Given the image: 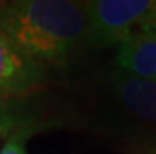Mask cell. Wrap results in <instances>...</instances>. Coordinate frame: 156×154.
<instances>
[{
    "label": "cell",
    "mask_w": 156,
    "mask_h": 154,
    "mask_svg": "<svg viewBox=\"0 0 156 154\" xmlns=\"http://www.w3.org/2000/svg\"><path fill=\"white\" fill-rule=\"evenodd\" d=\"M87 19V46H118L134 27H140L156 8L154 0H93L82 2Z\"/></svg>",
    "instance_id": "obj_2"
},
{
    "label": "cell",
    "mask_w": 156,
    "mask_h": 154,
    "mask_svg": "<svg viewBox=\"0 0 156 154\" xmlns=\"http://www.w3.org/2000/svg\"><path fill=\"white\" fill-rule=\"evenodd\" d=\"M27 129H19L14 131L10 139H8L3 145V148L0 149V154H27L25 151V137H27Z\"/></svg>",
    "instance_id": "obj_7"
},
{
    "label": "cell",
    "mask_w": 156,
    "mask_h": 154,
    "mask_svg": "<svg viewBox=\"0 0 156 154\" xmlns=\"http://www.w3.org/2000/svg\"><path fill=\"white\" fill-rule=\"evenodd\" d=\"M107 87L115 107L136 126L156 131V82L112 69Z\"/></svg>",
    "instance_id": "obj_3"
},
{
    "label": "cell",
    "mask_w": 156,
    "mask_h": 154,
    "mask_svg": "<svg viewBox=\"0 0 156 154\" xmlns=\"http://www.w3.org/2000/svg\"><path fill=\"white\" fill-rule=\"evenodd\" d=\"M117 47V69L156 82V36L153 33L145 30L133 32Z\"/></svg>",
    "instance_id": "obj_5"
},
{
    "label": "cell",
    "mask_w": 156,
    "mask_h": 154,
    "mask_svg": "<svg viewBox=\"0 0 156 154\" xmlns=\"http://www.w3.org/2000/svg\"><path fill=\"white\" fill-rule=\"evenodd\" d=\"M24 123L17 107L10 101V96L0 94V137L13 134Z\"/></svg>",
    "instance_id": "obj_6"
},
{
    "label": "cell",
    "mask_w": 156,
    "mask_h": 154,
    "mask_svg": "<svg viewBox=\"0 0 156 154\" xmlns=\"http://www.w3.org/2000/svg\"><path fill=\"white\" fill-rule=\"evenodd\" d=\"M139 30L150 32V33H153V35L156 36V8L153 10V13L144 21V24L139 27Z\"/></svg>",
    "instance_id": "obj_8"
},
{
    "label": "cell",
    "mask_w": 156,
    "mask_h": 154,
    "mask_svg": "<svg viewBox=\"0 0 156 154\" xmlns=\"http://www.w3.org/2000/svg\"><path fill=\"white\" fill-rule=\"evenodd\" d=\"M0 29L27 57L65 65L87 44L82 2L24 0L0 6Z\"/></svg>",
    "instance_id": "obj_1"
},
{
    "label": "cell",
    "mask_w": 156,
    "mask_h": 154,
    "mask_svg": "<svg viewBox=\"0 0 156 154\" xmlns=\"http://www.w3.org/2000/svg\"><path fill=\"white\" fill-rule=\"evenodd\" d=\"M44 65L32 60L0 29V94H27L44 82Z\"/></svg>",
    "instance_id": "obj_4"
}]
</instances>
